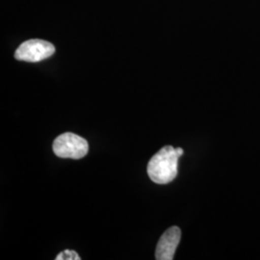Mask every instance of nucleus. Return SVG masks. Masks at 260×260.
<instances>
[{"mask_svg": "<svg viewBox=\"0 0 260 260\" xmlns=\"http://www.w3.org/2000/svg\"><path fill=\"white\" fill-rule=\"evenodd\" d=\"M180 155L177 149L166 146L149 160L148 174L153 182L167 184L173 181L177 175V164Z\"/></svg>", "mask_w": 260, "mask_h": 260, "instance_id": "f257e3e1", "label": "nucleus"}, {"mask_svg": "<svg viewBox=\"0 0 260 260\" xmlns=\"http://www.w3.org/2000/svg\"><path fill=\"white\" fill-rule=\"evenodd\" d=\"M53 151L58 157L80 159L87 155L89 145L82 137L66 132L54 140Z\"/></svg>", "mask_w": 260, "mask_h": 260, "instance_id": "f03ea898", "label": "nucleus"}, {"mask_svg": "<svg viewBox=\"0 0 260 260\" xmlns=\"http://www.w3.org/2000/svg\"><path fill=\"white\" fill-rule=\"evenodd\" d=\"M55 47L49 42L33 39L24 42L16 50L15 58L19 61L37 63L54 54Z\"/></svg>", "mask_w": 260, "mask_h": 260, "instance_id": "7ed1b4c3", "label": "nucleus"}, {"mask_svg": "<svg viewBox=\"0 0 260 260\" xmlns=\"http://www.w3.org/2000/svg\"><path fill=\"white\" fill-rule=\"evenodd\" d=\"M181 232L179 228L172 226L167 230L158 241L155 258L157 260L174 259L175 252L180 241Z\"/></svg>", "mask_w": 260, "mask_h": 260, "instance_id": "20e7f679", "label": "nucleus"}, {"mask_svg": "<svg viewBox=\"0 0 260 260\" xmlns=\"http://www.w3.org/2000/svg\"><path fill=\"white\" fill-rule=\"evenodd\" d=\"M80 256L77 254V252L71 250H66L59 253L56 256V260H80Z\"/></svg>", "mask_w": 260, "mask_h": 260, "instance_id": "39448f33", "label": "nucleus"}]
</instances>
